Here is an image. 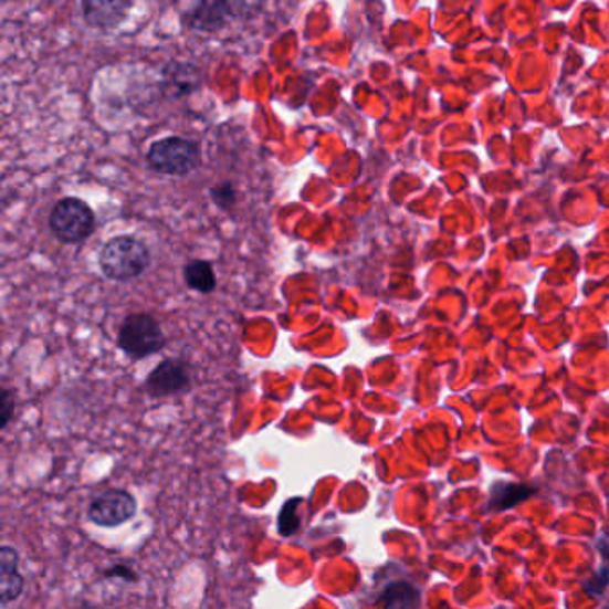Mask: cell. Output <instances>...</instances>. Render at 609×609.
<instances>
[{
  "instance_id": "7",
  "label": "cell",
  "mask_w": 609,
  "mask_h": 609,
  "mask_svg": "<svg viewBox=\"0 0 609 609\" xmlns=\"http://www.w3.org/2000/svg\"><path fill=\"white\" fill-rule=\"evenodd\" d=\"M238 4L231 2H200L193 10L188 11L187 25L193 31H202V33H214L238 17Z\"/></svg>"
},
{
  "instance_id": "4",
  "label": "cell",
  "mask_w": 609,
  "mask_h": 609,
  "mask_svg": "<svg viewBox=\"0 0 609 609\" xmlns=\"http://www.w3.org/2000/svg\"><path fill=\"white\" fill-rule=\"evenodd\" d=\"M49 225L61 242L80 243L94 233L95 213L84 200L65 197L52 208Z\"/></svg>"
},
{
  "instance_id": "14",
  "label": "cell",
  "mask_w": 609,
  "mask_h": 609,
  "mask_svg": "<svg viewBox=\"0 0 609 609\" xmlns=\"http://www.w3.org/2000/svg\"><path fill=\"white\" fill-rule=\"evenodd\" d=\"M304 501L301 497H293L281 507L280 516H277V531L281 536H293L301 529V518H298V506Z\"/></svg>"
},
{
  "instance_id": "2",
  "label": "cell",
  "mask_w": 609,
  "mask_h": 609,
  "mask_svg": "<svg viewBox=\"0 0 609 609\" xmlns=\"http://www.w3.org/2000/svg\"><path fill=\"white\" fill-rule=\"evenodd\" d=\"M117 344L127 358L138 361L164 350L167 338L156 318L147 313H133L122 322Z\"/></svg>"
},
{
  "instance_id": "9",
  "label": "cell",
  "mask_w": 609,
  "mask_h": 609,
  "mask_svg": "<svg viewBox=\"0 0 609 609\" xmlns=\"http://www.w3.org/2000/svg\"><path fill=\"white\" fill-rule=\"evenodd\" d=\"M202 86L200 69L188 61H172L164 71V88L168 97H188Z\"/></svg>"
},
{
  "instance_id": "11",
  "label": "cell",
  "mask_w": 609,
  "mask_h": 609,
  "mask_svg": "<svg viewBox=\"0 0 609 609\" xmlns=\"http://www.w3.org/2000/svg\"><path fill=\"white\" fill-rule=\"evenodd\" d=\"M379 602L385 609H420L422 597L411 582L396 581L382 590Z\"/></svg>"
},
{
  "instance_id": "10",
  "label": "cell",
  "mask_w": 609,
  "mask_h": 609,
  "mask_svg": "<svg viewBox=\"0 0 609 609\" xmlns=\"http://www.w3.org/2000/svg\"><path fill=\"white\" fill-rule=\"evenodd\" d=\"M24 576L19 570V553L10 545L0 549V600L2 606L19 599L24 591Z\"/></svg>"
},
{
  "instance_id": "17",
  "label": "cell",
  "mask_w": 609,
  "mask_h": 609,
  "mask_svg": "<svg viewBox=\"0 0 609 609\" xmlns=\"http://www.w3.org/2000/svg\"><path fill=\"white\" fill-rule=\"evenodd\" d=\"M14 400L11 397L10 390L2 391V420H0V428H8L10 423L11 414H13Z\"/></svg>"
},
{
  "instance_id": "6",
  "label": "cell",
  "mask_w": 609,
  "mask_h": 609,
  "mask_svg": "<svg viewBox=\"0 0 609 609\" xmlns=\"http://www.w3.org/2000/svg\"><path fill=\"white\" fill-rule=\"evenodd\" d=\"M190 387V367L179 359H165L154 368L145 381V390L154 399L185 393Z\"/></svg>"
},
{
  "instance_id": "13",
  "label": "cell",
  "mask_w": 609,
  "mask_h": 609,
  "mask_svg": "<svg viewBox=\"0 0 609 609\" xmlns=\"http://www.w3.org/2000/svg\"><path fill=\"white\" fill-rule=\"evenodd\" d=\"M533 493H535V489H531L527 484L497 481L492 486L490 506L495 507V510H506V507H513L522 503L524 498L531 497Z\"/></svg>"
},
{
  "instance_id": "1",
  "label": "cell",
  "mask_w": 609,
  "mask_h": 609,
  "mask_svg": "<svg viewBox=\"0 0 609 609\" xmlns=\"http://www.w3.org/2000/svg\"><path fill=\"white\" fill-rule=\"evenodd\" d=\"M149 246L129 234L112 238L98 252V266L107 280L122 283L136 280L149 269Z\"/></svg>"
},
{
  "instance_id": "8",
  "label": "cell",
  "mask_w": 609,
  "mask_h": 609,
  "mask_svg": "<svg viewBox=\"0 0 609 609\" xmlns=\"http://www.w3.org/2000/svg\"><path fill=\"white\" fill-rule=\"evenodd\" d=\"M130 8L127 0H88L83 4L84 20L90 28L112 31L126 22Z\"/></svg>"
},
{
  "instance_id": "16",
  "label": "cell",
  "mask_w": 609,
  "mask_h": 609,
  "mask_svg": "<svg viewBox=\"0 0 609 609\" xmlns=\"http://www.w3.org/2000/svg\"><path fill=\"white\" fill-rule=\"evenodd\" d=\"M609 582V568H602L600 573L594 574L591 576L590 581L585 582V590L588 591V594H596V596H599V594H602L605 591L606 585Z\"/></svg>"
},
{
  "instance_id": "15",
  "label": "cell",
  "mask_w": 609,
  "mask_h": 609,
  "mask_svg": "<svg viewBox=\"0 0 609 609\" xmlns=\"http://www.w3.org/2000/svg\"><path fill=\"white\" fill-rule=\"evenodd\" d=\"M210 193L217 208L222 211L233 210V206L237 204V190L231 182H219L217 187L211 188Z\"/></svg>"
},
{
  "instance_id": "3",
  "label": "cell",
  "mask_w": 609,
  "mask_h": 609,
  "mask_svg": "<svg viewBox=\"0 0 609 609\" xmlns=\"http://www.w3.org/2000/svg\"><path fill=\"white\" fill-rule=\"evenodd\" d=\"M147 165L164 176H187L200 165L199 145L181 136H168L150 145Z\"/></svg>"
},
{
  "instance_id": "5",
  "label": "cell",
  "mask_w": 609,
  "mask_h": 609,
  "mask_svg": "<svg viewBox=\"0 0 609 609\" xmlns=\"http://www.w3.org/2000/svg\"><path fill=\"white\" fill-rule=\"evenodd\" d=\"M138 503L127 490H107L101 493L88 507V521L95 526L118 527L136 515Z\"/></svg>"
},
{
  "instance_id": "18",
  "label": "cell",
  "mask_w": 609,
  "mask_h": 609,
  "mask_svg": "<svg viewBox=\"0 0 609 609\" xmlns=\"http://www.w3.org/2000/svg\"><path fill=\"white\" fill-rule=\"evenodd\" d=\"M106 577H122L124 581H138V576H136V574L133 573V568L127 567V565H117V567H113L109 573H106Z\"/></svg>"
},
{
  "instance_id": "12",
  "label": "cell",
  "mask_w": 609,
  "mask_h": 609,
  "mask_svg": "<svg viewBox=\"0 0 609 609\" xmlns=\"http://www.w3.org/2000/svg\"><path fill=\"white\" fill-rule=\"evenodd\" d=\"M188 288L199 293H211L217 288V275L210 261L193 260L182 269Z\"/></svg>"
}]
</instances>
